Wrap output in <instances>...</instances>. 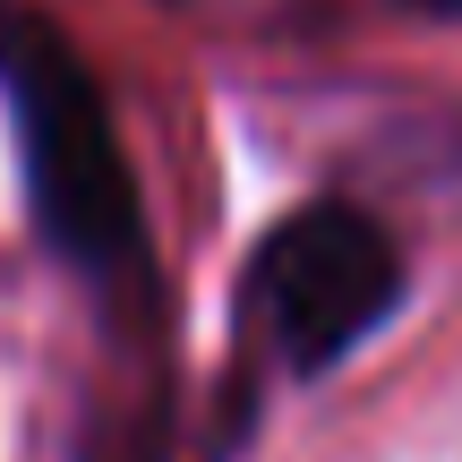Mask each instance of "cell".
I'll return each instance as SVG.
<instances>
[{
    "label": "cell",
    "mask_w": 462,
    "mask_h": 462,
    "mask_svg": "<svg viewBox=\"0 0 462 462\" xmlns=\"http://www.w3.org/2000/svg\"><path fill=\"white\" fill-rule=\"evenodd\" d=\"M437 9H462V0H437Z\"/></svg>",
    "instance_id": "obj_3"
},
{
    "label": "cell",
    "mask_w": 462,
    "mask_h": 462,
    "mask_svg": "<svg viewBox=\"0 0 462 462\" xmlns=\"http://www.w3.org/2000/svg\"><path fill=\"white\" fill-rule=\"evenodd\" d=\"M0 78H9V103H17L26 189H34L51 248L78 257L86 274H120L137 257V189H129V163H120L95 78L43 17H17L0 34Z\"/></svg>",
    "instance_id": "obj_1"
},
{
    "label": "cell",
    "mask_w": 462,
    "mask_h": 462,
    "mask_svg": "<svg viewBox=\"0 0 462 462\" xmlns=\"http://www.w3.org/2000/svg\"><path fill=\"white\" fill-rule=\"evenodd\" d=\"M402 291V257L377 215L360 206H300L265 231L257 265H248V309H257L265 343L282 368H334L385 326Z\"/></svg>",
    "instance_id": "obj_2"
}]
</instances>
